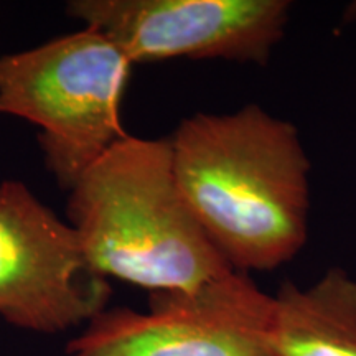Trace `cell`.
<instances>
[{
	"instance_id": "obj_5",
	"label": "cell",
	"mask_w": 356,
	"mask_h": 356,
	"mask_svg": "<svg viewBox=\"0 0 356 356\" xmlns=\"http://www.w3.org/2000/svg\"><path fill=\"white\" fill-rule=\"evenodd\" d=\"M111 287L84 257L76 231L19 180L0 181V317L44 335L108 309Z\"/></svg>"
},
{
	"instance_id": "obj_3",
	"label": "cell",
	"mask_w": 356,
	"mask_h": 356,
	"mask_svg": "<svg viewBox=\"0 0 356 356\" xmlns=\"http://www.w3.org/2000/svg\"><path fill=\"white\" fill-rule=\"evenodd\" d=\"M132 66L89 26L0 56V114L40 127L44 163L63 190L127 136L121 106Z\"/></svg>"
},
{
	"instance_id": "obj_2",
	"label": "cell",
	"mask_w": 356,
	"mask_h": 356,
	"mask_svg": "<svg viewBox=\"0 0 356 356\" xmlns=\"http://www.w3.org/2000/svg\"><path fill=\"white\" fill-rule=\"evenodd\" d=\"M70 225L89 267L155 292H188L231 273L178 185L170 137L127 136L70 190Z\"/></svg>"
},
{
	"instance_id": "obj_4",
	"label": "cell",
	"mask_w": 356,
	"mask_h": 356,
	"mask_svg": "<svg viewBox=\"0 0 356 356\" xmlns=\"http://www.w3.org/2000/svg\"><path fill=\"white\" fill-rule=\"evenodd\" d=\"M273 296L231 270L188 292L150 293L149 309H104L66 356H275Z\"/></svg>"
},
{
	"instance_id": "obj_7",
	"label": "cell",
	"mask_w": 356,
	"mask_h": 356,
	"mask_svg": "<svg viewBox=\"0 0 356 356\" xmlns=\"http://www.w3.org/2000/svg\"><path fill=\"white\" fill-rule=\"evenodd\" d=\"M275 356H356V279L328 267L310 286L286 280L273 296Z\"/></svg>"
},
{
	"instance_id": "obj_6",
	"label": "cell",
	"mask_w": 356,
	"mask_h": 356,
	"mask_svg": "<svg viewBox=\"0 0 356 356\" xmlns=\"http://www.w3.org/2000/svg\"><path fill=\"white\" fill-rule=\"evenodd\" d=\"M289 0H70L66 12L132 65L188 58L266 66L286 37Z\"/></svg>"
},
{
	"instance_id": "obj_1",
	"label": "cell",
	"mask_w": 356,
	"mask_h": 356,
	"mask_svg": "<svg viewBox=\"0 0 356 356\" xmlns=\"http://www.w3.org/2000/svg\"><path fill=\"white\" fill-rule=\"evenodd\" d=\"M170 142L185 202L231 269L270 273L300 254L312 163L296 124L249 102L188 115Z\"/></svg>"
}]
</instances>
